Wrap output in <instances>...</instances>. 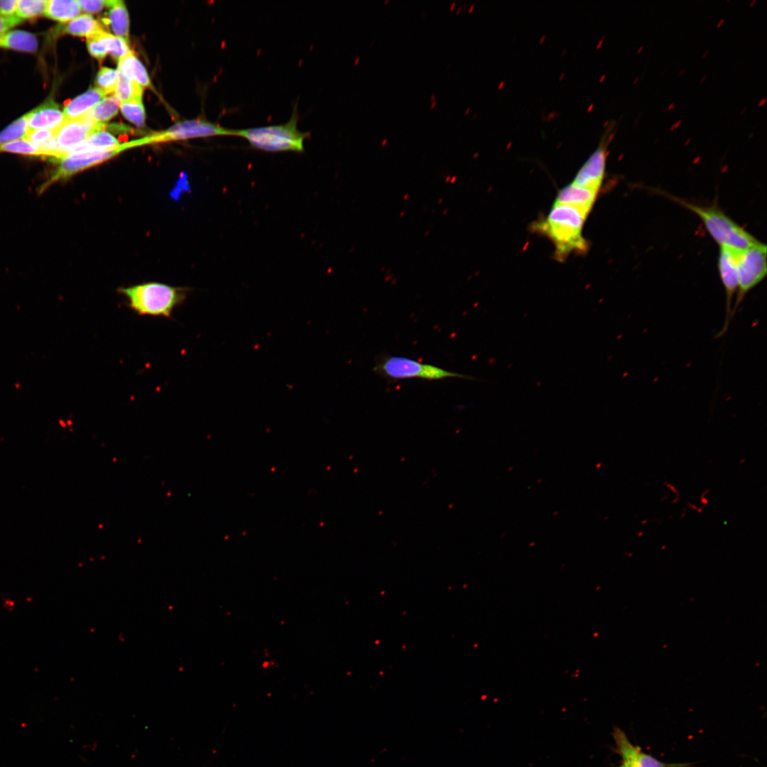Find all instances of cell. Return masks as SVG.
<instances>
[{"instance_id": "1", "label": "cell", "mask_w": 767, "mask_h": 767, "mask_svg": "<svg viewBox=\"0 0 767 767\" xmlns=\"http://www.w3.org/2000/svg\"><path fill=\"white\" fill-rule=\"evenodd\" d=\"M587 217L565 205H553L546 217L533 222L531 229L549 239L555 247V260L562 262L572 253L584 254L589 244L582 236Z\"/></svg>"}, {"instance_id": "2", "label": "cell", "mask_w": 767, "mask_h": 767, "mask_svg": "<svg viewBox=\"0 0 767 767\" xmlns=\"http://www.w3.org/2000/svg\"><path fill=\"white\" fill-rule=\"evenodd\" d=\"M297 104L289 120L282 124L234 129V136L246 139L254 148L267 152L304 151V141L310 132L298 128Z\"/></svg>"}, {"instance_id": "3", "label": "cell", "mask_w": 767, "mask_h": 767, "mask_svg": "<svg viewBox=\"0 0 767 767\" xmlns=\"http://www.w3.org/2000/svg\"><path fill=\"white\" fill-rule=\"evenodd\" d=\"M119 293L128 306L139 315L172 317L174 310L185 299V290L167 284L148 282L120 288Z\"/></svg>"}, {"instance_id": "4", "label": "cell", "mask_w": 767, "mask_h": 767, "mask_svg": "<svg viewBox=\"0 0 767 767\" xmlns=\"http://www.w3.org/2000/svg\"><path fill=\"white\" fill-rule=\"evenodd\" d=\"M669 197L695 213L720 247L742 251L761 243L715 205H697L675 197Z\"/></svg>"}, {"instance_id": "5", "label": "cell", "mask_w": 767, "mask_h": 767, "mask_svg": "<svg viewBox=\"0 0 767 767\" xmlns=\"http://www.w3.org/2000/svg\"><path fill=\"white\" fill-rule=\"evenodd\" d=\"M373 371L375 374L393 381L410 379L435 381L447 378L475 379L472 376L447 371L408 357L388 354H381L376 359Z\"/></svg>"}, {"instance_id": "6", "label": "cell", "mask_w": 767, "mask_h": 767, "mask_svg": "<svg viewBox=\"0 0 767 767\" xmlns=\"http://www.w3.org/2000/svg\"><path fill=\"white\" fill-rule=\"evenodd\" d=\"M736 270L738 288L731 312V320L746 294L758 285L766 276V246L761 242L759 244L739 251Z\"/></svg>"}, {"instance_id": "7", "label": "cell", "mask_w": 767, "mask_h": 767, "mask_svg": "<svg viewBox=\"0 0 767 767\" xmlns=\"http://www.w3.org/2000/svg\"><path fill=\"white\" fill-rule=\"evenodd\" d=\"M616 131V121H609L603 130L597 148L577 173L572 182L574 185L599 192L605 175L609 146Z\"/></svg>"}, {"instance_id": "8", "label": "cell", "mask_w": 767, "mask_h": 767, "mask_svg": "<svg viewBox=\"0 0 767 767\" xmlns=\"http://www.w3.org/2000/svg\"><path fill=\"white\" fill-rule=\"evenodd\" d=\"M216 136H234V129L203 119L179 122L168 130L134 140V147L146 144Z\"/></svg>"}, {"instance_id": "9", "label": "cell", "mask_w": 767, "mask_h": 767, "mask_svg": "<svg viewBox=\"0 0 767 767\" xmlns=\"http://www.w3.org/2000/svg\"><path fill=\"white\" fill-rule=\"evenodd\" d=\"M122 151L121 149H116L71 152L56 161L58 163L57 168L41 189L45 190L53 183L68 178L82 170L100 164Z\"/></svg>"}, {"instance_id": "10", "label": "cell", "mask_w": 767, "mask_h": 767, "mask_svg": "<svg viewBox=\"0 0 767 767\" xmlns=\"http://www.w3.org/2000/svg\"><path fill=\"white\" fill-rule=\"evenodd\" d=\"M106 125L104 123H97L83 118L66 120L55 131L58 148V158L55 161L65 156L83 143L90 134L104 130L107 127Z\"/></svg>"}, {"instance_id": "11", "label": "cell", "mask_w": 767, "mask_h": 767, "mask_svg": "<svg viewBox=\"0 0 767 767\" xmlns=\"http://www.w3.org/2000/svg\"><path fill=\"white\" fill-rule=\"evenodd\" d=\"M739 251L732 249L720 247L718 270L726 295V315L724 325L715 338L721 337L725 334L731 321L732 299L738 288L736 263Z\"/></svg>"}, {"instance_id": "12", "label": "cell", "mask_w": 767, "mask_h": 767, "mask_svg": "<svg viewBox=\"0 0 767 767\" xmlns=\"http://www.w3.org/2000/svg\"><path fill=\"white\" fill-rule=\"evenodd\" d=\"M612 734L616 751L621 756L624 767H666L665 763L645 753L638 746L633 745L620 728L614 727Z\"/></svg>"}, {"instance_id": "13", "label": "cell", "mask_w": 767, "mask_h": 767, "mask_svg": "<svg viewBox=\"0 0 767 767\" xmlns=\"http://www.w3.org/2000/svg\"><path fill=\"white\" fill-rule=\"evenodd\" d=\"M27 114L29 129L55 131L67 120L64 113L52 99L42 104Z\"/></svg>"}, {"instance_id": "14", "label": "cell", "mask_w": 767, "mask_h": 767, "mask_svg": "<svg viewBox=\"0 0 767 767\" xmlns=\"http://www.w3.org/2000/svg\"><path fill=\"white\" fill-rule=\"evenodd\" d=\"M597 194L598 192L571 183L558 192L554 205L572 207L587 217L597 200Z\"/></svg>"}, {"instance_id": "15", "label": "cell", "mask_w": 767, "mask_h": 767, "mask_svg": "<svg viewBox=\"0 0 767 767\" xmlns=\"http://www.w3.org/2000/svg\"><path fill=\"white\" fill-rule=\"evenodd\" d=\"M106 94L97 87L90 88L71 100L63 110L67 120L77 119L90 111Z\"/></svg>"}, {"instance_id": "16", "label": "cell", "mask_w": 767, "mask_h": 767, "mask_svg": "<svg viewBox=\"0 0 767 767\" xmlns=\"http://www.w3.org/2000/svg\"><path fill=\"white\" fill-rule=\"evenodd\" d=\"M109 8L107 17L102 19L103 23L111 28L116 36L128 40L129 18L124 3L120 0H114Z\"/></svg>"}, {"instance_id": "17", "label": "cell", "mask_w": 767, "mask_h": 767, "mask_svg": "<svg viewBox=\"0 0 767 767\" xmlns=\"http://www.w3.org/2000/svg\"><path fill=\"white\" fill-rule=\"evenodd\" d=\"M117 72L129 80L136 82L143 87H151V80L145 67L134 53L124 56L119 60Z\"/></svg>"}, {"instance_id": "18", "label": "cell", "mask_w": 767, "mask_h": 767, "mask_svg": "<svg viewBox=\"0 0 767 767\" xmlns=\"http://www.w3.org/2000/svg\"><path fill=\"white\" fill-rule=\"evenodd\" d=\"M0 48L32 53L37 50L38 40L33 34L26 31H7L0 36Z\"/></svg>"}, {"instance_id": "19", "label": "cell", "mask_w": 767, "mask_h": 767, "mask_svg": "<svg viewBox=\"0 0 767 767\" xmlns=\"http://www.w3.org/2000/svg\"><path fill=\"white\" fill-rule=\"evenodd\" d=\"M80 7L75 0H51L47 1L44 14L60 23L70 21L80 13Z\"/></svg>"}, {"instance_id": "20", "label": "cell", "mask_w": 767, "mask_h": 767, "mask_svg": "<svg viewBox=\"0 0 767 767\" xmlns=\"http://www.w3.org/2000/svg\"><path fill=\"white\" fill-rule=\"evenodd\" d=\"M102 31L100 23L89 14L77 16L62 28L63 33L87 38L95 36Z\"/></svg>"}, {"instance_id": "21", "label": "cell", "mask_w": 767, "mask_h": 767, "mask_svg": "<svg viewBox=\"0 0 767 767\" xmlns=\"http://www.w3.org/2000/svg\"><path fill=\"white\" fill-rule=\"evenodd\" d=\"M121 102L115 95L105 97L82 117L85 119L97 123L110 120L116 115Z\"/></svg>"}, {"instance_id": "22", "label": "cell", "mask_w": 767, "mask_h": 767, "mask_svg": "<svg viewBox=\"0 0 767 767\" xmlns=\"http://www.w3.org/2000/svg\"><path fill=\"white\" fill-rule=\"evenodd\" d=\"M118 78L114 95L121 102L142 101L143 87L117 72Z\"/></svg>"}, {"instance_id": "23", "label": "cell", "mask_w": 767, "mask_h": 767, "mask_svg": "<svg viewBox=\"0 0 767 767\" xmlns=\"http://www.w3.org/2000/svg\"><path fill=\"white\" fill-rule=\"evenodd\" d=\"M28 130V114H26L0 132V145L18 139L26 138Z\"/></svg>"}, {"instance_id": "24", "label": "cell", "mask_w": 767, "mask_h": 767, "mask_svg": "<svg viewBox=\"0 0 767 767\" xmlns=\"http://www.w3.org/2000/svg\"><path fill=\"white\" fill-rule=\"evenodd\" d=\"M102 36L107 46L108 53L111 54L114 60L119 61L124 56L133 53L129 48L128 40L112 36L105 31L102 32Z\"/></svg>"}, {"instance_id": "25", "label": "cell", "mask_w": 767, "mask_h": 767, "mask_svg": "<svg viewBox=\"0 0 767 767\" xmlns=\"http://www.w3.org/2000/svg\"><path fill=\"white\" fill-rule=\"evenodd\" d=\"M47 1L45 0L18 1L16 15L22 20L36 18L45 13Z\"/></svg>"}, {"instance_id": "26", "label": "cell", "mask_w": 767, "mask_h": 767, "mask_svg": "<svg viewBox=\"0 0 767 767\" xmlns=\"http://www.w3.org/2000/svg\"><path fill=\"white\" fill-rule=\"evenodd\" d=\"M120 109L123 116L134 124L142 127L145 124L146 113L142 101L121 102Z\"/></svg>"}, {"instance_id": "27", "label": "cell", "mask_w": 767, "mask_h": 767, "mask_svg": "<svg viewBox=\"0 0 767 767\" xmlns=\"http://www.w3.org/2000/svg\"><path fill=\"white\" fill-rule=\"evenodd\" d=\"M0 152L41 156V153L38 146L26 138L18 139L0 145Z\"/></svg>"}, {"instance_id": "28", "label": "cell", "mask_w": 767, "mask_h": 767, "mask_svg": "<svg viewBox=\"0 0 767 767\" xmlns=\"http://www.w3.org/2000/svg\"><path fill=\"white\" fill-rule=\"evenodd\" d=\"M118 73L114 69L103 67L99 70L95 80L96 87L104 92L106 95L115 92Z\"/></svg>"}, {"instance_id": "29", "label": "cell", "mask_w": 767, "mask_h": 767, "mask_svg": "<svg viewBox=\"0 0 767 767\" xmlns=\"http://www.w3.org/2000/svg\"><path fill=\"white\" fill-rule=\"evenodd\" d=\"M104 31V30H103ZM102 31L92 38H87V47L90 55L99 61L104 60L108 53L107 46L102 36Z\"/></svg>"}, {"instance_id": "30", "label": "cell", "mask_w": 767, "mask_h": 767, "mask_svg": "<svg viewBox=\"0 0 767 767\" xmlns=\"http://www.w3.org/2000/svg\"><path fill=\"white\" fill-rule=\"evenodd\" d=\"M26 138L38 148L55 138V131L28 129Z\"/></svg>"}, {"instance_id": "31", "label": "cell", "mask_w": 767, "mask_h": 767, "mask_svg": "<svg viewBox=\"0 0 767 767\" xmlns=\"http://www.w3.org/2000/svg\"><path fill=\"white\" fill-rule=\"evenodd\" d=\"M114 0H80L77 1L80 9L94 13L100 11L104 6L110 7Z\"/></svg>"}, {"instance_id": "32", "label": "cell", "mask_w": 767, "mask_h": 767, "mask_svg": "<svg viewBox=\"0 0 767 767\" xmlns=\"http://www.w3.org/2000/svg\"><path fill=\"white\" fill-rule=\"evenodd\" d=\"M22 21V19L16 15L10 16H0V36L9 31V28L16 26Z\"/></svg>"}, {"instance_id": "33", "label": "cell", "mask_w": 767, "mask_h": 767, "mask_svg": "<svg viewBox=\"0 0 767 767\" xmlns=\"http://www.w3.org/2000/svg\"><path fill=\"white\" fill-rule=\"evenodd\" d=\"M18 3L17 0H0V16H13L16 11Z\"/></svg>"}, {"instance_id": "34", "label": "cell", "mask_w": 767, "mask_h": 767, "mask_svg": "<svg viewBox=\"0 0 767 767\" xmlns=\"http://www.w3.org/2000/svg\"><path fill=\"white\" fill-rule=\"evenodd\" d=\"M617 767H624V766H623L621 765V766H617Z\"/></svg>"}]
</instances>
